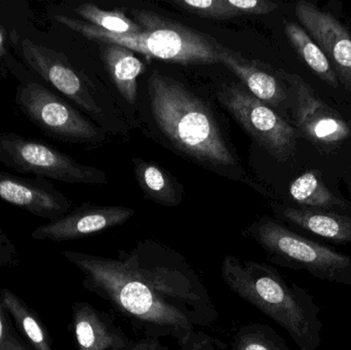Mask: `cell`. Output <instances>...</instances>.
<instances>
[{"instance_id": "obj_1", "label": "cell", "mask_w": 351, "mask_h": 350, "mask_svg": "<svg viewBox=\"0 0 351 350\" xmlns=\"http://www.w3.org/2000/svg\"><path fill=\"white\" fill-rule=\"evenodd\" d=\"M88 291L111 304L145 337H172L185 349L219 312L194 267L174 249L145 240L117 257L66 251Z\"/></svg>"}, {"instance_id": "obj_2", "label": "cell", "mask_w": 351, "mask_h": 350, "mask_svg": "<svg viewBox=\"0 0 351 350\" xmlns=\"http://www.w3.org/2000/svg\"><path fill=\"white\" fill-rule=\"evenodd\" d=\"M147 92L152 117L176 149L208 170L243 180V168L199 97L158 70L148 78Z\"/></svg>"}, {"instance_id": "obj_3", "label": "cell", "mask_w": 351, "mask_h": 350, "mask_svg": "<svg viewBox=\"0 0 351 350\" xmlns=\"http://www.w3.org/2000/svg\"><path fill=\"white\" fill-rule=\"evenodd\" d=\"M221 275L229 289L282 327L299 350H319L321 308L304 288L285 281L276 267L228 255Z\"/></svg>"}, {"instance_id": "obj_4", "label": "cell", "mask_w": 351, "mask_h": 350, "mask_svg": "<svg viewBox=\"0 0 351 350\" xmlns=\"http://www.w3.org/2000/svg\"><path fill=\"white\" fill-rule=\"evenodd\" d=\"M131 14L141 27L139 33L115 34L72 16L57 14L55 18L64 26L90 40L100 45H121L149 59L184 66L220 64V55L225 47L210 35L144 8L132 10Z\"/></svg>"}, {"instance_id": "obj_5", "label": "cell", "mask_w": 351, "mask_h": 350, "mask_svg": "<svg viewBox=\"0 0 351 350\" xmlns=\"http://www.w3.org/2000/svg\"><path fill=\"white\" fill-rule=\"evenodd\" d=\"M245 236L255 240L274 264L306 271L322 281L351 286L350 256L308 240L272 218L254 222Z\"/></svg>"}, {"instance_id": "obj_6", "label": "cell", "mask_w": 351, "mask_h": 350, "mask_svg": "<svg viewBox=\"0 0 351 350\" xmlns=\"http://www.w3.org/2000/svg\"><path fill=\"white\" fill-rule=\"evenodd\" d=\"M0 162L24 174L69 184H106V174L80 164L53 146L14 133H0Z\"/></svg>"}, {"instance_id": "obj_7", "label": "cell", "mask_w": 351, "mask_h": 350, "mask_svg": "<svg viewBox=\"0 0 351 350\" xmlns=\"http://www.w3.org/2000/svg\"><path fill=\"white\" fill-rule=\"evenodd\" d=\"M217 96L243 131L274 160L285 162L293 158L296 151V131L268 105L239 84H223Z\"/></svg>"}, {"instance_id": "obj_8", "label": "cell", "mask_w": 351, "mask_h": 350, "mask_svg": "<svg viewBox=\"0 0 351 350\" xmlns=\"http://www.w3.org/2000/svg\"><path fill=\"white\" fill-rule=\"evenodd\" d=\"M16 102L25 115L49 137L78 144L102 143L105 134L82 113L36 82L22 84Z\"/></svg>"}, {"instance_id": "obj_9", "label": "cell", "mask_w": 351, "mask_h": 350, "mask_svg": "<svg viewBox=\"0 0 351 350\" xmlns=\"http://www.w3.org/2000/svg\"><path fill=\"white\" fill-rule=\"evenodd\" d=\"M16 49L27 65L30 66L43 79L55 86L64 96L92 114L102 117L103 110L90 92L86 82L68 63L66 57L43 45H36L28 38L16 35Z\"/></svg>"}, {"instance_id": "obj_10", "label": "cell", "mask_w": 351, "mask_h": 350, "mask_svg": "<svg viewBox=\"0 0 351 350\" xmlns=\"http://www.w3.org/2000/svg\"><path fill=\"white\" fill-rule=\"evenodd\" d=\"M296 97L297 125L308 141L319 147L335 148L351 134L341 115L324 103L308 84L296 74L282 73Z\"/></svg>"}, {"instance_id": "obj_11", "label": "cell", "mask_w": 351, "mask_h": 350, "mask_svg": "<svg viewBox=\"0 0 351 350\" xmlns=\"http://www.w3.org/2000/svg\"><path fill=\"white\" fill-rule=\"evenodd\" d=\"M297 18L304 30L321 47L336 69L338 79L351 90V35L335 16L307 1L295 8Z\"/></svg>"}, {"instance_id": "obj_12", "label": "cell", "mask_w": 351, "mask_h": 350, "mask_svg": "<svg viewBox=\"0 0 351 350\" xmlns=\"http://www.w3.org/2000/svg\"><path fill=\"white\" fill-rule=\"evenodd\" d=\"M136 211L123 205H82L59 219L39 226L32 236L55 242L76 240L117 227L129 221Z\"/></svg>"}, {"instance_id": "obj_13", "label": "cell", "mask_w": 351, "mask_h": 350, "mask_svg": "<svg viewBox=\"0 0 351 350\" xmlns=\"http://www.w3.org/2000/svg\"><path fill=\"white\" fill-rule=\"evenodd\" d=\"M0 199L51 221L66 215L70 201L51 183L0 172Z\"/></svg>"}, {"instance_id": "obj_14", "label": "cell", "mask_w": 351, "mask_h": 350, "mask_svg": "<svg viewBox=\"0 0 351 350\" xmlns=\"http://www.w3.org/2000/svg\"><path fill=\"white\" fill-rule=\"evenodd\" d=\"M73 332L78 350H127L132 341L109 314L86 302L73 306Z\"/></svg>"}, {"instance_id": "obj_15", "label": "cell", "mask_w": 351, "mask_h": 350, "mask_svg": "<svg viewBox=\"0 0 351 350\" xmlns=\"http://www.w3.org/2000/svg\"><path fill=\"white\" fill-rule=\"evenodd\" d=\"M278 214L282 220L305 232L337 244H351V213L285 207Z\"/></svg>"}, {"instance_id": "obj_16", "label": "cell", "mask_w": 351, "mask_h": 350, "mask_svg": "<svg viewBox=\"0 0 351 350\" xmlns=\"http://www.w3.org/2000/svg\"><path fill=\"white\" fill-rule=\"evenodd\" d=\"M220 64L226 66L256 98L266 105L278 107L286 100V92L276 76L264 71L257 62L245 59L237 51L224 47Z\"/></svg>"}, {"instance_id": "obj_17", "label": "cell", "mask_w": 351, "mask_h": 350, "mask_svg": "<svg viewBox=\"0 0 351 350\" xmlns=\"http://www.w3.org/2000/svg\"><path fill=\"white\" fill-rule=\"evenodd\" d=\"M101 58L115 88L129 104L138 99V77L145 65L131 49L114 43H101Z\"/></svg>"}, {"instance_id": "obj_18", "label": "cell", "mask_w": 351, "mask_h": 350, "mask_svg": "<svg viewBox=\"0 0 351 350\" xmlns=\"http://www.w3.org/2000/svg\"><path fill=\"white\" fill-rule=\"evenodd\" d=\"M134 173L145 199L164 205L178 207L183 201L184 187L170 173L154 162L133 158Z\"/></svg>"}, {"instance_id": "obj_19", "label": "cell", "mask_w": 351, "mask_h": 350, "mask_svg": "<svg viewBox=\"0 0 351 350\" xmlns=\"http://www.w3.org/2000/svg\"><path fill=\"white\" fill-rule=\"evenodd\" d=\"M289 191L291 199L299 207L350 213L348 203L334 195L324 184L321 172L307 171L291 183Z\"/></svg>"}, {"instance_id": "obj_20", "label": "cell", "mask_w": 351, "mask_h": 350, "mask_svg": "<svg viewBox=\"0 0 351 350\" xmlns=\"http://www.w3.org/2000/svg\"><path fill=\"white\" fill-rule=\"evenodd\" d=\"M285 32L292 47L313 70V73L332 88H338L339 79L331 62L321 47L309 36L308 33L302 27L293 22L286 23Z\"/></svg>"}, {"instance_id": "obj_21", "label": "cell", "mask_w": 351, "mask_h": 350, "mask_svg": "<svg viewBox=\"0 0 351 350\" xmlns=\"http://www.w3.org/2000/svg\"><path fill=\"white\" fill-rule=\"evenodd\" d=\"M1 295L3 308L14 318L16 326L22 331L31 345L36 350H53L49 336L27 306L8 290H2Z\"/></svg>"}, {"instance_id": "obj_22", "label": "cell", "mask_w": 351, "mask_h": 350, "mask_svg": "<svg viewBox=\"0 0 351 350\" xmlns=\"http://www.w3.org/2000/svg\"><path fill=\"white\" fill-rule=\"evenodd\" d=\"M232 350H292L271 327L265 324H247L235 333Z\"/></svg>"}, {"instance_id": "obj_23", "label": "cell", "mask_w": 351, "mask_h": 350, "mask_svg": "<svg viewBox=\"0 0 351 350\" xmlns=\"http://www.w3.org/2000/svg\"><path fill=\"white\" fill-rule=\"evenodd\" d=\"M76 14L82 16L86 22L95 25L106 32L115 34H134L142 30L141 27L128 18L119 10L107 12L97 6L96 4L84 3L74 8Z\"/></svg>"}, {"instance_id": "obj_24", "label": "cell", "mask_w": 351, "mask_h": 350, "mask_svg": "<svg viewBox=\"0 0 351 350\" xmlns=\"http://www.w3.org/2000/svg\"><path fill=\"white\" fill-rule=\"evenodd\" d=\"M174 5L180 10L190 14H196L202 18H214V20H228L241 16L228 0H176Z\"/></svg>"}, {"instance_id": "obj_25", "label": "cell", "mask_w": 351, "mask_h": 350, "mask_svg": "<svg viewBox=\"0 0 351 350\" xmlns=\"http://www.w3.org/2000/svg\"><path fill=\"white\" fill-rule=\"evenodd\" d=\"M239 14H267L278 10V4L267 0H228Z\"/></svg>"}, {"instance_id": "obj_26", "label": "cell", "mask_w": 351, "mask_h": 350, "mask_svg": "<svg viewBox=\"0 0 351 350\" xmlns=\"http://www.w3.org/2000/svg\"><path fill=\"white\" fill-rule=\"evenodd\" d=\"M180 350H232L219 339L213 338L204 332H196L191 342Z\"/></svg>"}, {"instance_id": "obj_27", "label": "cell", "mask_w": 351, "mask_h": 350, "mask_svg": "<svg viewBox=\"0 0 351 350\" xmlns=\"http://www.w3.org/2000/svg\"><path fill=\"white\" fill-rule=\"evenodd\" d=\"M127 350H170L165 347L160 339L144 337L139 340H132Z\"/></svg>"}, {"instance_id": "obj_28", "label": "cell", "mask_w": 351, "mask_h": 350, "mask_svg": "<svg viewBox=\"0 0 351 350\" xmlns=\"http://www.w3.org/2000/svg\"><path fill=\"white\" fill-rule=\"evenodd\" d=\"M1 350H27L19 342L18 339L8 330L3 342H2Z\"/></svg>"}, {"instance_id": "obj_29", "label": "cell", "mask_w": 351, "mask_h": 350, "mask_svg": "<svg viewBox=\"0 0 351 350\" xmlns=\"http://www.w3.org/2000/svg\"><path fill=\"white\" fill-rule=\"evenodd\" d=\"M3 308V304H2L1 298H0V350H1L2 342H3L4 337H5L8 330L6 328Z\"/></svg>"}, {"instance_id": "obj_30", "label": "cell", "mask_w": 351, "mask_h": 350, "mask_svg": "<svg viewBox=\"0 0 351 350\" xmlns=\"http://www.w3.org/2000/svg\"><path fill=\"white\" fill-rule=\"evenodd\" d=\"M5 53V33L0 26V57Z\"/></svg>"}]
</instances>
